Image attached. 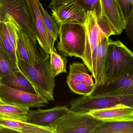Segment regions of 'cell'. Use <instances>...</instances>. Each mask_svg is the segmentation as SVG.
<instances>
[{
	"instance_id": "obj_1",
	"label": "cell",
	"mask_w": 133,
	"mask_h": 133,
	"mask_svg": "<svg viewBox=\"0 0 133 133\" xmlns=\"http://www.w3.org/2000/svg\"><path fill=\"white\" fill-rule=\"evenodd\" d=\"M86 13L84 24L86 32V44L84 53L81 59L94 77L100 42L105 38L117 34L103 16L97 17L95 11Z\"/></svg>"
},
{
	"instance_id": "obj_2",
	"label": "cell",
	"mask_w": 133,
	"mask_h": 133,
	"mask_svg": "<svg viewBox=\"0 0 133 133\" xmlns=\"http://www.w3.org/2000/svg\"><path fill=\"white\" fill-rule=\"evenodd\" d=\"M19 70L21 71L35 89L36 94L49 102L54 100V90L56 85L50 64V54L43 51L39 60L33 65L18 60Z\"/></svg>"
},
{
	"instance_id": "obj_3",
	"label": "cell",
	"mask_w": 133,
	"mask_h": 133,
	"mask_svg": "<svg viewBox=\"0 0 133 133\" xmlns=\"http://www.w3.org/2000/svg\"><path fill=\"white\" fill-rule=\"evenodd\" d=\"M133 72V53L119 40L108 38L103 84Z\"/></svg>"
},
{
	"instance_id": "obj_4",
	"label": "cell",
	"mask_w": 133,
	"mask_h": 133,
	"mask_svg": "<svg viewBox=\"0 0 133 133\" xmlns=\"http://www.w3.org/2000/svg\"><path fill=\"white\" fill-rule=\"evenodd\" d=\"M59 41L57 48L64 56L81 58L85 50L86 32L84 25L77 23L59 24Z\"/></svg>"
},
{
	"instance_id": "obj_5",
	"label": "cell",
	"mask_w": 133,
	"mask_h": 133,
	"mask_svg": "<svg viewBox=\"0 0 133 133\" xmlns=\"http://www.w3.org/2000/svg\"><path fill=\"white\" fill-rule=\"evenodd\" d=\"M8 15L12 17L29 37L36 43L32 12L28 0H0V22H8Z\"/></svg>"
},
{
	"instance_id": "obj_6",
	"label": "cell",
	"mask_w": 133,
	"mask_h": 133,
	"mask_svg": "<svg viewBox=\"0 0 133 133\" xmlns=\"http://www.w3.org/2000/svg\"><path fill=\"white\" fill-rule=\"evenodd\" d=\"M102 121L88 113L70 110L50 124L56 133H92Z\"/></svg>"
},
{
	"instance_id": "obj_7",
	"label": "cell",
	"mask_w": 133,
	"mask_h": 133,
	"mask_svg": "<svg viewBox=\"0 0 133 133\" xmlns=\"http://www.w3.org/2000/svg\"><path fill=\"white\" fill-rule=\"evenodd\" d=\"M119 104L133 107V95L120 96H82L70 102V109L88 113L91 110L106 109Z\"/></svg>"
},
{
	"instance_id": "obj_8",
	"label": "cell",
	"mask_w": 133,
	"mask_h": 133,
	"mask_svg": "<svg viewBox=\"0 0 133 133\" xmlns=\"http://www.w3.org/2000/svg\"><path fill=\"white\" fill-rule=\"evenodd\" d=\"M0 98L5 104L30 109L45 106L49 102L42 96L11 88L0 84Z\"/></svg>"
},
{
	"instance_id": "obj_9",
	"label": "cell",
	"mask_w": 133,
	"mask_h": 133,
	"mask_svg": "<svg viewBox=\"0 0 133 133\" xmlns=\"http://www.w3.org/2000/svg\"><path fill=\"white\" fill-rule=\"evenodd\" d=\"M12 20L16 32V54L18 60L29 65H34L39 60L43 51L41 49L39 52L36 43L29 37L13 17Z\"/></svg>"
},
{
	"instance_id": "obj_10",
	"label": "cell",
	"mask_w": 133,
	"mask_h": 133,
	"mask_svg": "<svg viewBox=\"0 0 133 133\" xmlns=\"http://www.w3.org/2000/svg\"><path fill=\"white\" fill-rule=\"evenodd\" d=\"M133 95V72L122 77L95 85L91 96H120Z\"/></svg>"
},
{
	"instance_id": "obj_11",
	"label": "cell",
	"mask_w": 133,
	"mask_h": 133,
	"mask_svg": "<svg viewBox=\"0 0 133 133\" xmlns=\"http://www.w3.org/2000/svg\"><path fill=\"white\" fill-rule=\"evenodd\" d=\"M39 0H28L31 10L33 23L35 29L37 41L41 49L46 54H50L56 49V41L53 39L46 29L41 15L38 2Z\"/></svg>"
},
{
	"instance_id": "obj_12",
	"label": "cell",
	"mask_w": 133,
	"mask_h": 133,
	"mask_svg": "<svg viewBox=\"0 0 133 133\" xmlns=\"http://www.w3.org/2000/svg\"><path fill=\"white\" fill-rule=\"evenodd\" d=\"M52 15L59 24L77 23L84 25L87 13L77 2L62 4L52 10Z\"/></svg>"
},
{
	"instance_id": "obj_13",
	"label": "cell",
	"mask_w": 133,
	"mask_h": 133,
	"mask_svg": "<svg viewBox=\"0 0 133 133\" xmlns=\"http://www.w3.org/2000/svg\"><path fill=\"white\" fill-rule=\"evenodd\" d=\"M88 113L103 122L133 120V107L124 104L91 110Z\"/></svg>"
},
{
	"instance_id": "obj_14",
	"label": "cell",
	"mask_w": 133,
	"mask_h": 133,
	"mask_svg": "<svg viewBox=\"0 0 133 133\" xmlns=\"http://www.w3.org/2000/svg\"><path fill=\"white\" fill-rule=\"evenodd\" d=\"M70 110L67 106H57L49 109L39 108L29 110L27 122L39 126L49 127L50 124L66 114Z\"/></svg>"
},
{
	"instance_id": "obj_15",
	"label": "cell",
	"mask_w": 133,
	"mask_h": 133,
	"mask_svg": "<svg viewBox=\"0 0 133 133\" xmlns=\"http://www.w3.org/2000/svg\"><path fill=\"white\" fill-rule=\"evenodd\" d=\"M102 15L106 19L112 28L119 35L126 27V22L121 15L116 0H99Z\"/></svg>"
},
{
	"instance_id": "obj_16",
	"label": "cell",
	"mask_w": 133,
	"mask_h": 133,
	"mask_svg": "<svg viewBox=\"0 0 133 133\" xmlns=\"http://www.w3.org/2000/svg\"><path fill=\"white\" fill-rule=\"evenodd\" d=\"M0 127L12 129L20 133H56L52 128L39 126L18 120L0 117Z\"/></svg>"
},
{
	"instance_id": "obj_17",
	"label": "cell",
	"mask_w": 133,
	"mask_h": 133,
	"mask_svg": "<svg viewBox=\"0 0 133 133\" xmlns=\"http://www.w3.org/2000/svg\"><path fill=\"white\" fill-rule=\"evenodd\" d=\"M0 84L14 89L37 95L31 82L20 70L2 77L0 78Z\"/></svg>"
},
{
	"instance_id": "obj_18",
	"label": "cell",
	"mask_w": 133,
	"mask_h": 133,
	"mask_svg": "<svg viewBox=\"0 0 133 133\" xmlns=\"http://www.w3.org/2000/svg\"><path fill=\"white\" fill-rule=\"evenodd\" d=\"M92 133H133V120L103 121Z\"/></svg>"
},
{
	"instance_id": "obj_19",
	"label": "cell",
	"mask_w": 133,
	"mask_h": 133,
	"mask_svg": "<svg viewBox=\"0 0 133 133\" xmlns=\"http://www.w3.org/2000/svg\"><path fill=\"white\" fill-rule=\"evenodd\" d=\"M69 68L70 71L67 79L85 83L92 86L95 85L93 77L89 74L88 68L84 64L74 62L70 64Z\"/></svg>"
},
{
	"instance_id": "obj_20",
	"label": "cell",
	"mask_w": 133,
	"mask_h": 133,
	"mask_svg": "<svg viewBox=\"0 0 133 133\" xmlns=\"http://www.w3.org/2000/svg\"><path fill=\"white\" fill-rule=\"evenodd\" d=\"M103 39L99 44L98 52L96 59L95 73L94 78L95 85H98L103 84L104 82V69L107 52L108 38Z\"/></svg>"
},
{
	"instance_id": "obj_21",
	"label": "cell",
	"mask_w": 133,
	"mask_h": 133,
	"mask_svg": "<svg viewBox=\"0 0 133 133\" xmlns=\"http://www.w3.org/2000/svg\"><path fill=\"white\" fill-rule=\"evenodd\" d=\"M30 109L10 104H0V117L27 122Z\"/></svg>"
},
{
	"instance_id": "obj_22",
	"label": "cell",
	"mask_w": 133,
	"mask_h": 133,
	"mask_svg": "<svg viewBox=\"0 0 133 133\" xmlns=\"http://www.w3.org/2000/svg\"><path fill=\"white\" fill-rule=\"evenodd\" d=\"M5 24L0 22V48L6 54L16 70H19L16 52L10 44L5 32Z\"/></svg>"
},
{
	"instance_id": "obj_23",
	"label": "cell",
	"mask_w": 133,
	"mask_h": 133,
	"mask_svg": "<svg viewBox=\"0 0 133 133\" xmlns=\"http://www.w3.org/2000/svg\"><path fill=\"white\" fill-rule=\"evenodd\" d=\"M67 59L58 54L54 50L50 54V64L53 76H56L61 73L67 72Z\"/></svg>"
},
{
	"instance_id": "obj_24",
	"label": "cell",
	"mask_w": 133,
	"mask_h": 133,
	"mask_svg": "<svg viewBox=\"0 0 133 133\" xmlns=\"http://www.w3.org/2000/svg\"><path fill=\"white\" fill-rule=\"evenodd\" d=\"M38 4L46 27L53 39L56 41L59 36V24L54 18L50 15L47 11L44 9L40 0L38 2Z\"/></svg>"
},
{
	"instance_id": "obj_25",
	"label": "cell",
	"mask_w": 133,
	"mask_h": 133,
	"mask_svg": "<svg viewBox=\"0 0 133 133\" xmlns=\"http://www.w3.org/2000/svg\"><path fill=\"white\" fill-rule=\"evenodd\" d=\"M66 82L71 91L75 94L82 96L90 95L95 87V85L92 86L85 83L77 82L69 79H67Z\"/></svg>"
},
{
	"instance_id": "obj_26",
	"label": "cell",
	"mask_w": 133,
	"mask_h": 133,
	"mask_svg": "<svg viewBox=\"0 0 133 133\" xmlns=\"http://www.w3.org/2000/svg\"><path fill=\"white\" fill-rule=\"evenodd\" d=\"M116 1L127 24L133 15V0H116Z\"/></svg>"
},
{
	"instance_id": "obj_27",
	"label": "cell",
	"mask_w": 133,
	"mask_h": 133,
	"mask_svg": "<svg viewBox=\"0 0 133 133\" xmlns=\"http://www.w3.org/2000/svg\"><path fill=\"white\" fill-rule=\"evenodd\" d=\"M16 71L17 70L12 65L6 54L0 48V78Z\"/></svg>"
},
{
	"instance_id": "obj_28",
	"label": "cell",
	"mask_w": 133,
	"mask_h": 133,
	"mask_svg": "<svg viewBox=\"0 0 133 133\" xmlns=\"http://www.w3.org/2000/svg\"><path fill=\"white\" fill-rule=\"evenodd\" d=\"M76 2L84 10L88 11H95L97 17L102 16V10L99 0H77Z\"/></svg>"
},
{
	"instance_id": "obj_29",
	"label": "cell",
	"mask_w": 133,
	"mask_h": 133,
	"mask_svg": "<svg viewBox=\"0 0 133 133\" xmlns=\"http://www.w3.org/2000/svg\"><path fill=\"white\" fill-rule=\"evenodd\" d=\"M8 22L6 23H4L5 32H6L8 39L10 44L16 52L17 43H16V36L15 29L12 22V17L9 15H8Z\"/></svg>"
},
{
	"instance_id": "obj_30",
	"label": "cell",
	"mask_w": 133,
	"mask_h": 133,
	"mask_svg": "<svg viewBox=\"0 0 133 133\" xmlns=\"http://www.w3.org/2000/svg\"><path fill=\"white\" fill-rule=\"evenodd\" d=\"M77 0H52L49 8L52 10H54L59 6L70 2H76Z\"/></svg>"
},
{
	"instance_id": "obj_31",
	"label": "cell",
	"mask_w": 133,
	"mask_h": 133,
	"mask_svg": "<svg viewBox=\"0 0 133 133\" xmlns=\"http://www.w3.org/2000/svg\"><path fill=\"white\" fill-rule=\"evenodd\" d=\"M133 15L131 16L127 23L126 28V33L129 38L133 42Z\"/></svg>"
},
{
	"instance_id": "obj_32",
	"label": "cell",
	"mask_w": 133,
	"mask_h": 133,
	"mask_svg": "<svg viewBox=\"0 0 133 133\" xmlns=\"http://www.w3.org/2000/svg\"><path fill=\"white\" fill-rule=\"evenodd\" d=\"M18 133L17 131L4 127H0V133Z\"/></svg>"
},
{
	"instance_id": "obj_33",
	"label": "cell",
	"mask_w": 133,
	"mask_h": 133,
	"mask_svg": "<svg viewBox=\"0 0 133 133\" xmlns=\"http://www.w3.org/2000/svg\"><path fill=\"white\" fill-rule=\"evenodd\" d=\"M4 103L2 102V100H1V98H0V104H4Z\"/></svg>"
}]
</instances>
